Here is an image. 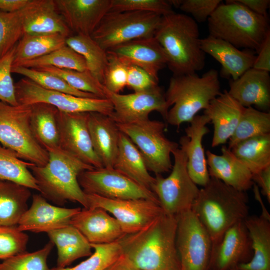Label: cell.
I'll use <instances>...</instances> for the list:
<instances>
[{
    "label": "cell",
    "mask_w": 270,
    "mask_h": 270,
    "mask_svg": "<svg viewBox=\"0 0 270 270\" xmlns=\"http://www.w3.org/2000/svg\"><path fill=\"white\" fill-rule=\"evenodd\" d=\"M176 227V216L164 213L142 230L120 239L122 254L142 270H180Z\"/></svg>",
    "instance_id": "obj_1"
},
{
    "label": "cell",
    "mask_w": 270,
    "mask_h": 270,
    "mask_svg": "<svg viewBox=\"0 0 270 270\" xmlns=\"http://www.w3.org/2000/svg\"><path fill=\"white\" fill-rule=\"evenodd\" d=\"M248 202L246 192L214 178L210 177L200 189L191 210L209 234L212 247L220 242L228 228L248 216Z\"/></svg>",
    "instance_id": "obj_2"
},
{
    "label": "cell",
    "mask_w": 270,
    "mask_h": 270,
    "mask_svg": "<svg viewBox=\"0 0 270 270\" xmlns=\"http://www.w3.org/2000/svg\"><path fill=\"white\" fill-rule=\"evenodd\" d=\"M154 37L173 75L195 74L204 67L198 25L191 16L174 12L162 16Z\"/></svg>",
    "instance_id": "obj_3"
},
{
    "label": "cell",
    "mask_w": 270,
    "mask_h": 270,
    "mask_svg": "<svg viewBox=\"0 0 270 270\" xmlns=\"http://www.w3.org/2000/svg\"><path fill=\"white\" fill-rule=\"evenodd\" d=\"M48 160L44 166L32 164L30 170L35 178L40 194L46 200L62 206L68 201L88 208L85 193L78 176L95 168L85 164L59 147L48 150Z\"/></svg>",
    "instance_id": "obj_4"
},
{
    "label": "cell",
    "mask_w": 270,
    "mask_h": 270,
    "mask_svg": "<svg viewBox=\"0 0 270 270\" xmlns=\"http://www.w3.org/2000/svg\"><path fill=\"white\" fill-rule=\"evenodd\" d=\"M207 20L210 36L256 52L270 32L268 18L253 12L236 0L221 3Z\"/></svg>",
    "instance_id": "obj_5"
},
{
    "label": "cell",
    "mask_w": 270,
    "mask_h": 270,
    "mask_svg": "<svg viewBox=\"0 0 270 270\" xmlns=\"http://www.w3.org/2000/svg\"><path fill=\"white\" fill-rule=\"evenodd\" d=\"M221 93L218 72L210 69L202 76L195 74L174 76L165 92L168 106L166 122L178 128L190 122Z\"/></svg>",
    "instance_id": "obj_6"
},
{
    "label": "cell",
    "mask_w": 270,
    "mask_h": 270,
    "mask_svg": "<svg viewBox=\"0 0 270 270\" xmlns=\"http://www.w3.org/2000/svg\"><path fill=\"white\" fill-rule=\"evenodd\" d=\"M30 105L12 106L0 101V142L20 159L44 166L48 153L37 141L30 127Z\"/></svg>",
    "instance_id": "obj_7"
},
{
    "label": "cell",
    "mask_w": 270,
    "mask_h": 270,
    "mask_svg": "<svg viewBox=\"0 0 270 270\" xmlns=\"http://www.w3.org/2000/svg\"><path fill=\"white\" fill-rule=\"evenodd\" d=\"M162 17L148 12H109L91 37L106 52L132 40L154 36Z\"/></svg>",
    "instance_id": "obj_8"
},
{
    "label": "cell",
    "mask_w": 270,
    "mask_h": 270,
    "mask_svg": "<svg viewBox=\"0 0 270 270\" xmlns=\"http://www.w3.org/2000/svg\"><path fill=\"white\" fill-rule=\"evenodd\" d=\"M116 124L120 131L127 136L138 149L148 171L162 174L172 170L170 154L179 145L165 136L164 122L148 118Z\"/></svg>",
    "instance_id": "obj_9"
},
{
    "label": "cell",
    "mask_w": 270,
    "mask_h": 270,
    "mask_svg": "<svg viewBox=\"0 0 270 270\" xmlns=\"http://www.w3.org/2000/svg\"><path fill=\"white\" fill-rule=\"evenodd\" d=\"M172 154L174 162L170 174L166 178L156 174L151 190L156 196L164 213L176 216L191 209L200 189L188 174L184 149L178 148Z\"/></svg>",
    "instance_id": "obj_10"
},
{
    "label": "cell",
    "mask_w": 270,
    "mask_h": 270,
    "mask_svg": "<svg viewBox=\"0 0 270 270\" xmlns=\"http://www.w3.org/2000/svg\"><path fill=\"white\" fill-rule=\"evenodd\" d=\"M14 86L18 104L42 102L64 112H96L109 116L114 112L113 105L107 98H83L46 90L26 78L14 83Z\"/></svg>",
    "instance_id": "obj_11"
},
{
    "label": "cell",
    "mask_w": 270,
    "mask_h": 270,
    "mask_svg": "<svg viewBox=\"0 0 270 270\" xmlns=\"http://www.w3.org/2000/svg\"><path fill=\"white\" fill-rule=\"evenodd\" d=\"M176 217L180 270H208L212 242L207 230L191 209Z\"/></svg>",
    "instance_id": "obj_12"
},
{
    "label": "cell",
    "mask_w": 270,
    "mask_h": 270,
    "mask_svg": "<svg viewBox=\"0 0 270 270\" xmlns=\"http://www.w3.org/2000/svg\"><path fill=\"white\" fill-rule=\"evenodd\" d=\"M78 182L86 194L111 199H146L158 201L152 190L143 188L114 168H94L82 172Z\"/></svg>",
    "instance_id": "obj_13"
},
{
    "label": "cell",
    "mask_w": 270,
    "mask_h": 270,
    "mask_svg": "<svg viewBox=\"0 0 270 270\" xmlns=\"http://www.w3.org/2000/svg\"><path fill=\"white\" fill-rule=\"evenodd\" d=\"M85 194L88 208H100L110 213L126 234L142 230L164 213L159 201L111 199L94 194Z\"/></svg>",
    "instance_id": "obj_14"
},
{
    "label": "cell",
    "mask_w": 270,
    "mask_h": 270,
    "mask_svg": "<svg viewBox=\"0 0 270 270\" xmlns=\"http://www.w3.org/2000/svg\"><path fill=\"white\" fill-rule=\"evenodd\" d=\"M105 88V87H104ZM106 96L112 103L114 112L110 116L116 124H128L149 118L150 112L157 111L166 120L169 108L165 92L158 85L151 89L122 94L105 88Z\"/></svg>",
    "instance_id": "obj_15"
},
{
    "label": "cell",
    "mask_w": 270,
    "mask_h": 270,
    "mask_svg": "<svg viewBox=\"0 0 270 270\" xmlns=\"http://www.w3.org/2000/svg\"><path fill=\"white\" fill-rule=\"evenodd\" d=\"M89 113H68L58 110L59 148L86 164L100 168L103 166L94 150L88 130Z\"/></svg>",
    "instance_id": "obj_16"
},
{
    "label": "cell",
    "mask_w": 270,
    "mask_h": 270,
    "mask_svg": "<svg viewBox=\"0 0 270 270\" xmlns=\"http://www.w3.org/2000/svg\"><path fill=\"white\" fill-rule=\"evenodd\" d=\"M253 256L252 242L244 220L238 222L212 247L208 270H230L248 262Z\"/></svg>",
    "instance_id": "obj_17"
},
{
    "label": "cell",
    "mask_w": 270,
    "mask_h": 270,
    "mask_svg": "<svg viewBox=\"0 0 270 270\" xmlns=\"http://www.w3.org/2000/svg\"><path fill=\"white\" fill-rule=\"evenodd\" d=\"M30 208L22 216L18 225L21 231L48 232L70 224L80 208H66L50 204L40 194H34Z\"/></svg>",
    "instance_id": "obj_18"
},
{
    "label": "cell",
    "mask_w": 270,
    "mask_h": 270,
    "mask_svg": "<svg viewBox=\"0 0 270 270\" xmlns=\"http://www.w3.org/2000/svg\"><path fill=\"white\" fill-rule=\"evenodd\" d=\"M73 34L91 36L108 12L112 0H54Z\"/></svg>",
    "instance_id": "obj_19"
},
{
    "label": "cell",
    "mask_w": 270,
    "mask_h": 270,
    "mask_svg": "<svg viewBox=\"0 0 270 270\" xmlns=\"http://www.w3.org/2000/svg\"><path fill=\"white\" fill-rule=\"evenodd\" d=\"M210 120L205 114L196 115L185 128L186 136L179 140L187 156V170L194 184L202 187L210 180L206 158L202 144L203 137L210 132L206 124Z\"/></svg>",
    "instance_id": "obj_20"
},
{
    "label": "cell",
    "mask_w": 270,
    "mask_h": 270,
    "mask_svg": "<svg viewBox=\"0 0 270 270\" xmlns=\"http://www.w3.org/2000/svg\"><path fill=\"white\" fill-rule=\"evenodd\" d=\"M70 224L77 228L90 244L112 243L126 234L117 220L100 208L82 209L72 218Z\"/></svg>",
    "instance_id": "obj_21"
},
{
    "label": "cell",
    "mask_w": 270,
    "mask_h": 270,
    "mask_svg": "<svg viewBox=\"0 0 270 270\" xmlns=\"http://www.w3.org/2000/svg\"><path fill=\"white\" fill-rule=\"evenodd\" d=\"M106 52L114 54L127 65L142 68L158 80L159 71L167 64L164 50L154 36L132 40Z\"/></svg>",
    "instance_id": "obj_22"
},
{
    "label": "cell",
    "mask_w": 270,
    "mask_h": 270,
    "mask_svg": "<svg viewBox=\"0 0 270 270\" xmlns=\"http://www.w3.org/2000/svg\"><path fill=\"white\" fill-rule=\"evenodd\" d=\"M24 34H73L58 10L54 0H30L20 10Z\"/></svg>",
    "instance_id": "obj_23"
},
{
    "label": "cell",
    "mask_w": 270,
    "mask_h": 270,
    "mask_svg": "<svg viewBox=\"0 0 270 270\" xmlns=\"http://www.w3.org/2000/svg\"><path fill=\"white\" fill-rule=\"evenodd\" d=\"M244 108L226 90L210 102L204 114L209 118L214 126L212 147L224 144L230 138Z\"/></svg>",
    "instance_id": "obj_24"
},
{
    "label": "cell",
    "mask_w": 270,
    "mask_h": 270,
    "mask_svg": "<svg viewBox=\"0 0 270 270\" xmlns=\"http://www.w3.org/2000/svg\"><path fill=\"white\" fill-rule=\"evenodd\" d=\"M200 46L205 54L212 56L222 66L224 76L236 80L252 68L256 56L254 51L240 50L230 43L208 35L200 38Z\"/></svg>",
    "instance_id": "obj_25"
},
{
    "label": "cell",
    "mask_w": 270,
    "mask_h": 270,
    "mask_svg": "<svg viewBox=\"0 0 270 270\" xmlns=\"http://www.w3.org/2000/svg\"><path fill=\"white\" fill-rule=\"evenodd\" d=\"M229 94L245 108L254 106L266 110L270 106L269 72L254 68L230 82Z\"/></svg>",
    "instance_id": "obj_26"
},
{
    "label": "cell",
    "mask_w": 270,
    "mask_h": 270,
    "mask_svg": "<svg viewBox=\"0 0 270 270\" xmlns=\"http://www.w3.org/2000/svg\"><path fill=\"white\" fill-rule=\"evenodd\" d=\"M221 151V155L209 150L206 152L210 177L220 180L240 191L246 192L251 188L254 182L248 168L226 146H222Z\"/></svg>",
    "instance_id": "obj_27"
},
{
    "label": "cell",
    "mask_w": 270,
    "mask_h": 270,
    "mask_svg": "<svg viewBox=\"0 0 270 270\" xmlns=\"http://www.w3.org/2000/svg\"><path fill=\"white\" fill-rule=\"evenodd\" d=\"M88 128L94 150L103 167L111 168L116 158L120 131L109 116L89 113Z\"/></svg>",
    "instance_id": "obj_28"
},
{
    "label": "cell",
    "mask_w": 270,
    "mask_h": 270,
    "mask_svg": "<svg viewBox=\"0 0 270 270\" xmlns=\"http://www.w3.org/2000/svg\"><path fill=\"white\" fill-rule=\"evenodd\" d=\"M114 168L144 188L151 190L154 181L138 149L120 132L118 148Z\"/></svg>",
    "instance_id": "obj_29"
},
{
    "label": "cell",
    "mask_w": 270,
    "mask_h": 270,
    "mask_svg": "<svg viewBox=\"0 0 270 270\" xmlns=\"http://www.w3.org/2000/svg\"><path fill=\"white\" fill-rule=\"evenodd\" d=\"M244 222L252 242L253 256L240 270H270V220L262 215L248 216Z\"/></svg>",
    "instance_id": "obj_30"
},
{
    "label": "cell",
    "mask_w": 270,
    "mask_h": 270,
    "mask_svg": "<svg viewBox=\"0 0 270 270\" xmlns=\"http://www.w3.org/2000/svg\"><path fill=\"white\" fill-rule=\"evenodd\" d=\"M47 234L57 248V267L65 268L77 259L92 254L90 244L71 224L50 231Z\"/></svg>",
    "instance_id": "obj_31"
},
{
    "label": "cell",
    "mask_w": 270,
    "mask_h": 270,
    "mask_svg": "<svg viewBox=\"0 0 270 270\" xmlns=\"http://www.w3.org/2000/svg\"><path fill=\"white\" fill-rule=\"evenodd\" d=\"M30 188L12 182L0 180V226H16L28 208Z\"/></svg>",
    "instance_id": "obj_32"
},
{
    "label": "cell",
    "mask_w": 270,
    "mask_h": 270,
    "mask_svg": "<svg viewBox=\"0 0 270 270\" xmlns=\"http://www.w3.org/2000/svg\"><path fill=\"white\" fill-rule=\"evenodd\" d=\"M59 34L24 33L15 46L12 66L45 56L66 44Z\"/></svg>",
    "instance_id": "obj_33"
},
{
    "label": "cell",
    "mask_w": 270,
    "mask_h": 270,
    "mask_svg": "<svg viewBox=\"0 0 270 270\" xmlns=\"http://www.w3.org/2000/svg\"><path fill=\"white\" fill-rule=\"evenodd\" d=\"M30 106V127L37 141L46 150L59 147L58 110L42 102L34 104Z\"/></svg>",
    "instance_id": "obj_34"
},
{
    "label": "cell",
    "mask_w": 270,
    "mask_h": 270,
    "mask_svg": "<svg viewBox=\"0 0 270 270\" xmlns=\"http://www.w3.org/2000/svg\"><path fill=\"white\" fill-rule=\"evenodd\" d=\"M230 150L252 175L270 166V134L245 140Z\"/></svg>",
    "instance_id": "obj_35"
},
{
    "label": "cell",
    "mask_w": 270,
    "mask_h": 270,
    "mask_svg": "<svg viewBox=\"0 0 270 270\" xmlns=\"http://www.w3.org/2000/svg\"><path fill=\"white\" fill-rule=\"evenodd\" d=\"M66 44L84 58L87 70L103 84L108 64L107 52L90 36L73 34L66 39Z\"/></svg>",
    "instance_id": "obj_36"
},
{
    "label": "cell",
    "mask_w": 270,
    "mask_h": 270,
    "mask_svg": "<svg viewBox=\"0 0 270 270\" xmlns=\"http://www.w3.org/2000/svg\"><path fill=\"white\" fill-rule=\"evenodd\" d=\"M32 164L0 145V180L12 182L39 192L36 181L28 168Z\"/></svg>",
    "instance_id": "obj_37"
},
{
    "label": "cell",
    "mask_w": 270,
    "mask_h": 270,
    "mask_svg": "<svg viewBox=\"0 0 270 270\" xmlns=\"http://www.w3.org/2000/svg\"><path fill=\"white\" fill-rule=\"evenodd\" d=\"M270 134V114L252 106L245 108L238 126L229 139L228 148L245 140Z\"/></svg>",
    "instance_id": "obj_38"
},
{
    "label": "cell",
    "mask_w": 270,
    "mask_h": 270,
    "mask_svg": "<svg viewBox=\"0 0 270 270\" xmlns=\"http://www.w3.org/2000/svg\"><path fill=\"white\" fill-rule=\"evenodd\" d=\"M12 66L34 68L52 66L78 71L87 70L82 56L66 44L42 56Z\"/></svg>",
    "instance_id": "obj_39"
},
{
    "label": "cell",
    "mask_w": 270,
    "mask_h": 270,
    "mask_svg": "<svg viewBox=\"0 0 270 270\" xmlns=\"http://www.w3.org/2000/svg\"><path fill=\"white\" fill-rule=\"evenodd\" d=\"M12 72L24 76L46 90L83 98H98L92 94L74 88L62 78L48 72L22 66H12Z\"/></svg>",
    "instance_id": "obj_40"
},
{
    "label": "cell",
    "mask_w": 270,
    "mask_h": 270,
    "mask_svg": "<svg viewBox=\"0 0 270 270\" xmlns=\"http://www.w3.org/2000/svg\"><path fill=\"white\" fill-rule=\"evenodd\" d=\"M36 69L48 72L60 76L76 90L92 94L100 98H106L104 86L88 70L78 71L52 66L42 67Z\"/></svg>",
    "instance_id": "obj_41"
},
{
    "label": "cell",
    "mask_w": 270,
    "mask_h": 270,
    "mask_svg": "<svg viewBox=\"0 0 270 270\" xmlns=\"http://www.w3.org/2000/svg\"><path fill=\"white\" fill-rule=\"evenodd\" d=\"M94 252L86 260L71 268L56 267L50 270H106L122 254L118 242L90 244Z\"/></svg>",
    "instance_id": "obj_42"
},
{
    "label": "cell",
    "mask_w": 270,
    "mask_h": 270,
    "mask_svg": "<svg viewBox=\"0 0 270 270\" xmlns=\"http://www.w3.org/2000/svg\"><path fill=\"white\" fill-rule=\"evenodd\" d=\"M54 246L50 241L39 250L25 252L4 260L0 262V270H50L47 260Z\"/></svg>",
    "instance_id": "obj_43"
},
{
    "label": "cell",
    "mask_w": 270,
    "mask_h": 270,
    "mask_svg": "<svg viewBox=\"0 0 270 270\" xmlns=\"http://www.w3.org/2000/svg\"><path fill=\"white\" fill-rule=\"evenodd\" d=\"M20 10H0V58L14 48L24 34Z\"/></svg>",
    "instance_id": "obj_44"
},
{
    "label": "cell",
    "mask_w": 270,
    "mask_h": 270,
    "mask_svg": "<svg viewBox=\"0 0 270 270\" xmlns=\"http://www.w3.org/2000/svg\"><path fill=\"white\" fill-rule=\"evenodd\" d=\"M28 241V235L17 226H0V260H4L25 252Z\"/></svg>",
    "instance_id": "obj_45"
},
{
    "label": "cell",
    "mask_w": 270,
    "mask_h": 270,
    "mask_svg": "<svg viewBox=\"0 0 270 270\" xmlns=\"http://www.w3.org/2000/svg\"><path fill=\"white\" fill-rule=\"evenodd\" d=\"M172 7L169 0H112L108 12L142 11L154 12L163 16L174 12Z\"/></svg>",
    "instance_id": "obj_46"
},
{
    "label": "cell",
    "mask_w": 270,
    "mask_h": 270,
    "mask_svg": "<svg viewBox=\"0 0 270 270\" xmlns=\"http://www.w3.org/2000/svg\"><path fill=\"white\" fill-rule=\"evenodd\" d=\"M106 52L108 62L103 85L109 92L119 94L126 86L128 65L114 54Z\"/></svg>",
    "instance_id": "obj_47"
},
{
    "label": "cell",
    "mask_w": 270,
    "mask_h": 270,
    "mask_svg": "<svg viewBox=\"0 0 270 270\" xmlns=\"http://www.w3.org/2000/svg\"><path fill=\"white\" fill-rule=\"evenodd\" d=\"M15 46L0 58V101L14 106L18 105L11 74Z\"/></svg>",
    "instance_id": "obj_48"
},
{
    "label": "cell",
    "mask_w": 270,
    "mask_h": 270,
    "mask_svg": "<svg viewBox=\"0 0 270 270\" xmlns=\"http://www.w3.org/2000/svg\"><path fill=\"white\" fill-rule=\"evenodd\" d=\"M172 6L190 14L196 22H204L222 3L220 0H172Z\"/></svg>",
    "instance_id": "obj_49"
},
{
    "label": "cell",
    "mask_w": 270,
    "mask_h": 270,
    "mask_svg": "<svg viewBox=\"0 0 270 270\" xmlns=\"http://www.w3.org/2000/svg\"><path fill=\"white\" fill-rule=\"evenodd\" d=\"M126 86L138 92L151 89L158 86V80L142 68L132 64L128 65Z\"/></svg>",
    "instance_id": "obj_50"
},
{
    "label": "cell",
    "mask_w": 270,
    "mask_h": 270,
    "mask_svg": "<svg viewBox=\"0 0 270 270\" xmlns=\"http://www.w3.org/2000/svg\"><path fill=\"white\" fill-rule=\"evenodd\" d=\"M256 58L252 68L270 72V32L263 42Z\"/></svg>",
    "instance_id": "obj_51"
},
{
    "label": "cell",
    "mask_w": 270,
    "mask_h": 270,
    "mask_svg": "<svg viewBox=\"0 0 270 270\" xmlns=\"http://www.w3.org/2000/svg\"><path fill=\"white\" fill-rule=\"evenodd\" d=\"M252 180L270 202V166L252 175Z\"/></svg>",
    "instance_id": "obj_52"
},
{
    "label": "cell",
    "mask_w": 270,
    "mask_h": 270,
    "mask_svg": "<svg viewBox=\"0 0 270 270\" xmlns=\"http://www.w3.org/2000/svg\"><path fill=\"white\" fill-rule=\"evenodd\" d=\"M254 13L268 18L267 10L270 0H236Z\"/></svg>",
    "instance_id": "obj_53"
},
{
    "label": "cell",
    "mask_w": 270,
    "mask_h": 270,
    "mask_svg": "<svg viewBox=\"0 0 270 270\" xmlns=\"http://www.w3.org/2000/svg\"><path fill=\"white\" fill-rule=\"evenodd\" d=\"M106 270H142L134 265L126 257L121 254Z\"/></svg>",
    "instance_id": "obj_54"
},
{
    "label": "cell",
    "mask_w": 270,
    "mask_h": 270,
    "mask_svg": "<svg viewBox=\"0 0 270 270\" xmlns=\"http://www.w3.org/2000/svg\"><path fill=\"white\" fill-rule=\"evenodd\" d=\"M30 0H0V10L16 12L22 8Z\"/></svg>",
    "instance_id": "obj_55"
},
{
    "label": "cell",
    "mask_w": 270,
    "mask_h": 270,
    "mask_svg": "<svg viewBox=\"0 0 270 270\" xmlns=\"http://www.w3.org/2000/svg\"><path fill=\"white\" fill-rule=\"evenodd\" d=\"M252 186L254 188V192L255 198L260 204L262 207V213L261 215L266 218L270 220V215L268 212V210H266V208H265L264 205L262 202V198L260 196L259 188L255 184H254Z\"/></svg>",
    "instance_id": "obj_56"
},
{
    "label": "cell",
    "mask_w": 270,
    "mask_h": 270,
    "mask_svg": "<svg viewBox=\"0 0 270 270\" xmlns=\"http://www.w3.org/2000/svg\"><path fill=\"white\" fill-rule=\"evenodd\" d=\"M230 270H240L238 268H232V269H230Z\"/></svg>",
    "instance_id": "obj_57"
}]
</instances>
